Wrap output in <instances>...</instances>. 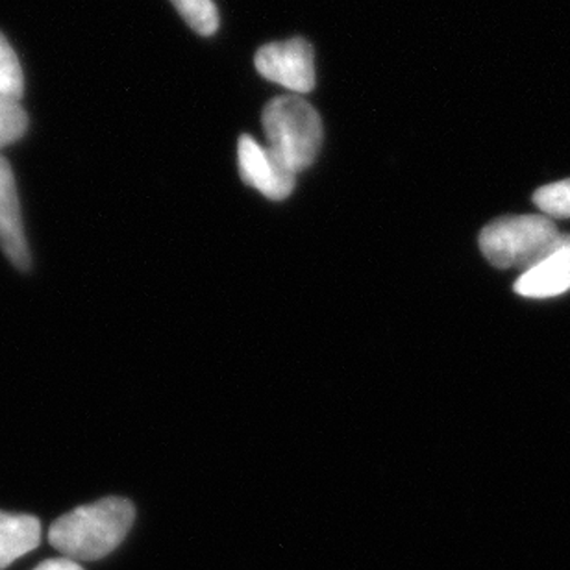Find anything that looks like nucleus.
I'll use <instances>...</instances> for the list:
<instances>
[{"label": "nucleus", "mask_w": 570, "mask_h": 570, "mask_svg": "<svg viewBox=\"0 0 570 570\" xmlns=\"http://www.w3.org/2000/svg\"><path fill=\"white\" fill-rule=\"evenodd\" d=\"M134 519L132 502L110 497L80 505L56 519L49 530V541L67 560H102L125 541Z\"/></svg>", "instance_id": "1"}, {"label": "nucleus", "mask_w": 570, "mask_h": 570, "mask_svg": "<svg viewBox=\"0 0 570 570\" xmlns=\"http://www.w3.org/2000/svg\"><path fill=\"white\" fill-rule=\"evenodd\" d=\"M554 220L543 214L508 215L489 223L480 234V248L497 269H533L566 242Z\"/></svg>", "instance_id": "2"}, {"label": "nucleus", "mask_w": 570, "mask_h": 570, "mask_svg": "<svg viewBox=\"0 0 570 570\" xmlns=\"http://www.w3.org/2000/svg\"><path fill=\"white\" fill-rule=\"evenodd\" d=\"M262 122L271 150L296 175L317 159L323 121L306 100L296 95L276 97L265 106Z\"/></svg>", "instance_id": "3"}, {"label": "nucleus", "mask_w": 570, "mask_h": 570, "mask_svg": "<svg viewBox=\"0 0 570 570\" xmlns=\"http://www.w3.org/2000/svg\"><path fill=\"white\" fill-rule=\"evenodd\" d=\"M254 63L262 77L295 94H309L315 88L313 47L306 39L265 45L258 50Z\"/></svg>", "instance_id": "4"}, {"label": "nucleus", "mask_w": 570, "mask_h": 570, "mask_svg": "<svg viewBox=\"0 0 570 570\" xmlns=\"http://www.w3.org/2000/svg\"><path fill=\"white\" fill-rule=\"evenodd\" d=\"M237 164L243 181L271 200H284L295 189L296 173L250 136H242L237 142Z\"/></svg>", "instance_id": "5"}, {"label": "nucleus", "mask_w": 570, "mask_h": 570, "mask_svg": "<svg viewBox=\"0 0 570 570\" xmlns=\"http://www.w3.org/2000/svg\"><path fill=\"white\" fill-rule=\"evenodd\" d=\"M0 248L17 269H30V250L22 228L21 204L16 176L4 156H0Z\"/></svg>", "instance_id": "6"}, {"label": "nucleus", "mask_w": 570, "mask_h": 570, "mask_svg": "<svg viewBox=\"0 0 570 570\" xmlns=\"http://www.w3.org/2000/svg\"><path fill=\"white\" fill-rule=\"evenodd\" d=\"M513 291L528 298H550L570 291V234L556 253L517 278Z\"/></svg>", "instance_id": "7"}, {"label": "nucleus", "mask_w": 570, "mask_h": 570, "mask_svg": "<svg viewBox=\"0 0 570 570\" xmlns=\"http://www.w3.org/2000/svg\"><path fill=\"white\" fill-rule=\"evenodd\" d=\"M41 522L32 515H13L0 511V570L38 549Z\"/></svg>", "instance_id": "8"}, {"label": "nucleus", "mask_w": 570, "mask_h": 570, "mask_svg": "<svg viewBox=\"0 0 570 570\" xmlns=\"http://www.w3.org/2000/svg\"><path fill=\"white\" fill-rule=\"evenodd\" d=\"M170 2L195 32L200 36H212L217 32L219 11L215 8L214 0H170Z\"/></svg>", "instance_id": "9"}, {"label": "nucleus", "mask_w": 570, "mask_h": 570, "mask_svg": "<svg viewBox=\"0 0 570 570\" xmlns=\"http://www.w3.org/2000/svg\"><path fill=\"white\" fill-rule=\"evenodd\" d=\"M0 94L10 99L21 100L24 94V77L16 50L10 41L0 32Z\"/></svg>", "instance_id": "10"}, {"label": "nucleus", "mask_w": 570, "mask_h": 570, "mask_svg": "<svg viewBox=\"0 0 570 570\" xmlns=\"http://www.w3.org/2000/svg\"><path fill=\"white\" fill-rule=\"evenodd\" d=\"M533 204L550 219H569L570 217V178L539 187L533 193Z\"/></svg>", "instance_id": "11"}, {"label": "nucleus", "mask_w": 570, "mask_h": 570, "mask_svg": "<svg viewBox=\"0 0 570 570\" xmlns=\"http://www.w3.org/2000/svg\"><path fill=\"white\" fill-rule=\"evenodd\" d=\"M27 111L22 110L19 100L0 94V148L19 141L27 132Z\"/></svg>", "instance_id": "12"}, {"label": "nucleus", "mask_w": 570, "mask_h": 570, "mask_svg": "<svg viewBox=\"0 0 570 570\" xmlns=\"http://www.w3.org/2000/svg\"><path fill=\"white\" fill-rule=\"evenodd\" d=\"M33 570H83L78 566V561L67 560V558H58V560L43 561L41 566Z\"/></svg>", "instance_id": "13"}]
</instances>
